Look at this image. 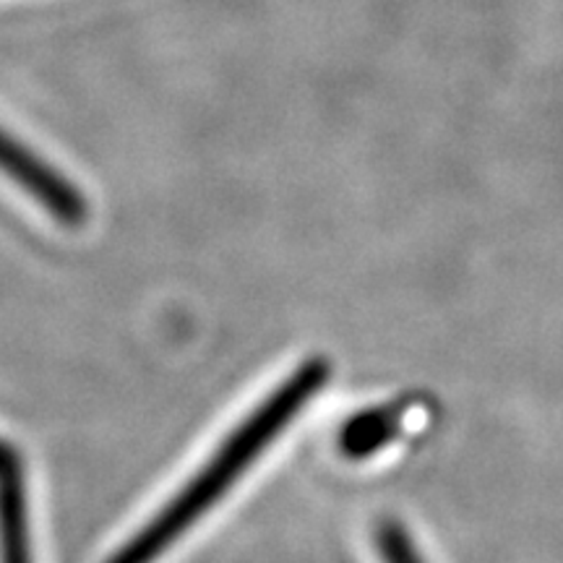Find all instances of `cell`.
<instances>
[{
  "label": "cell",
  "instance_id": "6da1fadb",
  "mask_svg": "<svg viewBox=\"0 0 563 563\" xmlns=\"http://www.w3.org/2000/svg\"><path fill=\"white\" fill-rule=\"evenodd\" d=\"M332 365L327 357H311L290 373L277 391L245 418L224 439L211 462L203 464L183 488L165 504L129 543L110 555L108 563H154L183 532H188L220 498L235 485L245 470L272 446L274 439L298 418L311 399L327 386Z\"/></svg>",
  "mask_w": 563,
  "mask_h": 563
},
{
  "label": "cell",
  "instance_id": "7a4b0ae2",
  "mask_svg": "<svg viewBox=\"0 0 563 563\" xmlns=\"http://www.w3.org/2000/svg\"><path fill=\"white\" fill-rule=\"evenodd\" d=\"M0 170L34 196L58 222L81 224L87 220V199L76 191L74 183L55 173L45 159L32 154L5 131H0Z\"/></svg>",
  "mask_w": 563,
  "mask_h": 563
},
{
  "label": "cell",
  "instance_id": "3957f363",
  "mask_svg": "<svg viewBox=\"0 0 563 563\" xmlns=\"http://www.w3.org/2000/svg\"><path fill=\"white\" fill-rule=\"evenodd\" d=\"M0 563H32L24 462L13 446L0 456Z\"/></svg>",
  "mask_w": 563,
  "mask_h": 563
},
{
  "label": "cell",
  "instance_id": "277c9868",
  "mask_svg": "<svg viewBox=\"0 0 563 563\" xmlns=\"http://www.w3.org/2000/svg\"><path fill=\"white\" fill-rule=\"evenodd\" d=\"M399 428V410H376L357 415L342 431V452L347 456H368L382 449Z\"/></svg>",
  "mask_w": 563,
  "mask_h": 563
},
{
  "label": "cell",
  "instance_id": "5b68a950",
  "mask_svg": "<svg viewBox=\"0 0 563 563\" xmlns=\"http://www.w3.org/2000/svg\"><path fill=\"white\" fill-rule=\"evenodd\" d=\"M376 543L384 563H422V555L412 545V538L399 522L386 519V522L378 525Z\"/></svg>",
  "mask_w": 563,
  "mask_h": 563
}]
</instances>
